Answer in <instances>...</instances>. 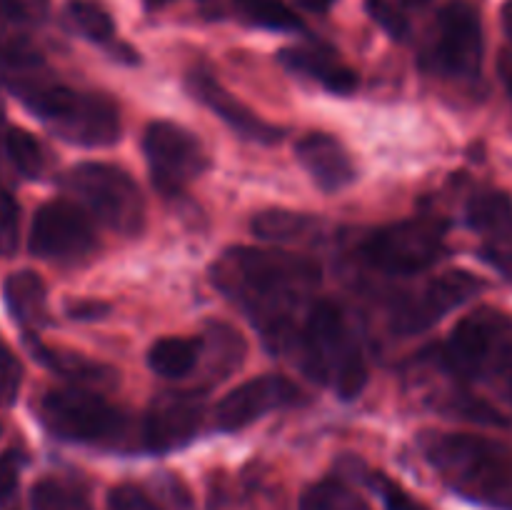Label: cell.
<instances>
[{
	"instance_id": "f546056e",
	"label": "cell",
	"mask_w": 512,
	"mask_h": 510,
	"mask_svg": "<svg viewBox=\"0 0 512 510\" xmlns=\"http://www.w3.org/2000/svg\"><path fill=\"white\" fill-rule=\"evenodd\" d=\"M20 243V208L10 190L0 183V255H13Z\"/></svg>"
},
{
	"instance_id": "9a60e30c",
	"label": "cell",
	"mask_w": 512,
	"mask_h": 510,
	"mask_svg": "<svg viewBox=\"0 0 512 510\" xmlns=\"http://www.w3.org/2000/svg\"><path fill=\"white\" fill-rule=\"evenodd\" d=\"M468 225L483 240L485 263L512 283V200L500 190H483L468 203Z\"/></svg>"
},
{
	"instance_id": "603a6c76",
	"label": "cell",
	"mask_w": 512,
	"mask_h": 510,
	"mask_svg": "<svg viewBox=\"0 0 512 510\" xmlns=\"http://www.w3.org/2000/svg\"><path fill=\"white\" fill-rule=\"evenodd\" d=\"M200 343H203L200 363H205V373L210 375V380L225 378V375L233 373V370L243 363L245 343L233 328H228V325H210V330L200 338Z\"/></svg>"
},
{
	"instance_id": "44dd1931",
	"label": "cell",
	"mask_w": 512,
	"mask_h": 510,
	"mask_svg": "<svg viewBox=\"0 0 512 510\" xmlns=\"http://www.w3.org/2000/svg\"><path fill=\"white\" fill-rule=\"evenodd\" d=\"M0 165H8L23 178H40L48 165V153L28 130L0 120Z\"/></svg>"
},
{
	"instance_id": "484cf974",
	"label": "cell",
	"mask_w": 512,
	"mask_h": 510,
	"mask_svg": "<svg viewBox=\"0 0 512 510\" xmlns=\"http://www.w3.org/2000/svg\"><path fill=\"white\" fill-rule=\"evenodd\" d=\"M298 510H370V505L343 480H320L300 495Z\"/></svg>"
},
{
	"instance_id": "8992f818",
	"label": "cell",
	"mask_w": 512,
	"mask_h": 510,
	"mask_svg": "<svg viewBox=\"0 0 512 510\" xmlns=\"http://www.w3.org/2000/svg\"><path fill=\"white\" fill-rule=\"evenodd\" d=\"M445 368L460 378L488 380L512 368V318L498 308L465 315L443 345Z\"/></svg>"
},
{
	"instance_id": "b9f144b4",
	"label": "cell",
	"mask_w": 512,
	"mask_h": 510,
	"mask_svg": "<svg viewBox=\"0 0 512 510\" xmlns=\"http://www.w3.org/2000/svg\"><path fill=\"white\" fill-rule=\"evenodd\" d=\"M153 3H163V0H153Z\"/></svg>"
},
{
	"instance_id": "1f68e13d",
	"label": "cell",
	"mask_w": 512,
	"mask_h": 510,
	"mask_svg": "<svg viewBox=\"0 0 512 510\" xmlns=\"http://www.w3.org/2000/svg\"><path fill=\"white\" fill-rule=\"evenodd\" d=\"M23 383V365L15 358L13 350L0 340V408L15 403Z\"/></svg>"
},
{
	"instance_id": "74e56055",
	"label": "cell",
	"mask_w": 512,
	"mask_h": 510,
	"mask_svg": "<svg viewBox=\"0 0 512 510\" xmlns=\"http://www.w3.org/2000/svg\"><path fill=\"white\" fill-rule=\"evenodd\" d=\"M405 3H408V5H425V3H430V0H405Z\"/></svg>"
},
{
	"instance_id": "30bf717a",
	"label": "cell",
	"mask_w": 512,
	"mask_h": 510,
	"mask_svg": "<svg viewBox=\"0 0 512 510\" xmlns=\"http://www.w3.org/2000/svg\"><path fill=\"white\" fill-rule=\"evenodd\" d=\"M483 23L468 0H450L438 13L433 40V65L455 80H473L483 68Z\"/></svg>"
},
{
	"instance_id": "e575fe53",
	"label": "cell",
	"mask_w": 512,
	"mask_h": 510,
	"mask_svg": "<svg viewBox=\"0 0 512 510\" xmlns=\"http://www.w3.org/2000/svg\"><path fill=\"white\" fill-rule=\"evenodd\" d=\"M23 463L25 458L20 450H5V453L0 455V508L13 500L15 490H18Z\"/></svg>"
},
{
	"instance_id": "ffe728a7",
	"label": "cell",
	"mask_w": 512,
	"mask_h": 510,
	"mask_svg": "<svg viewBox=\"0 0 512 510\" xmlns=\"http://www.w3.org/2000/svg\"><path fill=\"white\" fill-rule=\"evenodd\" d=\"M30 350H33L35 358L50 368L53 373L63 375V378L73 380L75 385L85 388V385H113L115 383V370L108 368L103 363H95V360H88L80 353H70V350L60 348H48V345L38 343V340L28 338Z\"/></svg>"
},
{
	"instance_id": "f1b7e54d",
	"label": "cell",
	"mask_w": 512,
	"mask_h": 510,
	"mask_svg": "<svg viewBox=\"0 0 512 510\" xmlns=\"http://www.w3.org/2000/svg\"><path fill=\"white\" fill-rule=\"evenodd\" d=\"M365 483L380 495V500L385 503L388 510H430L428 505L420 503L418 498L408 493L400 483H395L393 478H388L380 470H365Z\"/></svg>"
},
{
	"instance_id": "ba28073f",
	"label": "cell",
	"mask_w": 512,
	"mask_h": 510,
	"mask_svg": "<svg viewBox=\"0 0 512 510\" xmlns=\"http://www.w3.org/2000/svg\"><path fill=\"white\" fill-rule=\"evenodd\" d=\"M448 225L438 218H410L385 225L363 243V258L390 275H415L438 263L445 253Z\"/></svg>"
},
{
	"instance_id": "4316f807",
	"label": "cell",
	"mask_w": 512,
	"mask_h": 510,
	"mask_svg": "<svg viewBox=\"0 0 512 510\" xmlns=\"http://www.w3.org/2000/svg\"><path fill=\"white\" fill-rule=\"evenodd\" d=\"M238 10L250 20L268 30H280V33H293L298 30L300 18L285 0H235Z\"/></svg>"
},
{
	"instance_id": "4fadbf2b",
	"label": "cell",
	"mask_w": 512,
	"mask_h": 510,
	"mask_svg": "<svg viewBox=\"0 0 512 510\" xmlns=\"http://www.w3.org/2000/svg\"><path fill=\"white\" fill-rule=\"evenodd\" d=\"M203 395L190 390L163 393L150 403L140 425V443L150 453H170L198 435L203 423Z\"/></svg>"
},
{
	"instance_id": "3957f363",
	"label": "cell",
	"mask_w": 512,
	"mask_h": 510,
	"mask_svg": "<svg viewBox=\"0 0 512 510\" xmlns=\"http://www.w3.org/2000/svg\"><path fill=\"white\" fill-rule=\"evenodd\" d=\"M440 478L473 503L512 510V450L470 433H428L420 440Z\"/></svg>"
},
{
	"instance_id": "d4e9b609",
	"label": "cell",
	"mask_w": 512,
	"mask_h": 510,
	"mask_svg": "<svg viewBox=\"0 0 512 510\" xmlns=\"http://www.w3.org/2000/svg\"><path fill=\"white\" fill-rule=\"evenodd\" d=\"M200 350H203L200 338H160L150 348L148 365L163 378H185L200 365Z\"/></svg>"
},
{
	"instance_id": "5bb4252c",
	"label": "cell",
	"mask_w": 512,
	"mask_h": 510,
	"mask_svg": "<svg viewBox=\"0 0 512 510\" xmlns=\"http://www.w3.org/2000/svg\"><path fill=\"white\" fill-rule=\"evenodd\" d=\"M300 390L293 380L283 378V375H260V378L245 380L243 385L230 390L218 405H215V425L218 430H240L245 425L255 423L263 415L273 413V410L288 408V405L298 403Z\"/></svg>"
},
{
	"instance_id": "d6986e66",
	"label": "cell",
	"mask_w": 512,
	"mask_h": 510,
	"mask_svg": "<svg viewBox=\"0 0 512 510\" xmlns=\"http://www.w3.org/2000/svg\"><path fill=\"white\" fill-rule=\"evenodd\" d=\"M5 303L25 330H38L48 323V290L33 270H18L5 280Z\"/></svg>"
},
{
	"instance_id": "4dcf8cb0",
	"label": "cell",
	"mask_w": 512,
	"mask_h": 510,
	"mask_svg": "<svg viewBox=\"0 0 512 510\" xmlns=\"http://www.w3.org/2000/svg\"><path fill=\"white\" fill-rule=\"evenodd\" d=\"M48 15V0H0V23L38 25Z\"/></svg>"
},
{
	"instance_id": "7a4b0ae2",
	"label": "cell",
	"mask_w": 512,
	"mask_h": 510,
	"mask_svg": "<svg viewBox=\"0 0 512 510\" xmlns=\"http://www.w3.org/2000/svg\"><path fill=\"white\" fill-rule=\"evenodd\" d=\"M10 90L58 138L83 148H103L120 138V115L110 98L58 83L43 65L8 80Z\"/></svg>"
},
{
	"instance_id": "7402d4cb",
	"label": "cell",
	"mask_w": 512,
	"mask_h": 510,
	"mask_svg": "<svg viewBox=\"0 0 512 510\" xmlns=\"http://www.w3.org/2000/svg\"><path fill=\"white\" fill-rule=\"evenodd\" d=\"M33 510H95L90 490L73 475H48L38 480L30 493Z\"/></svg>"
},
{
	"instance_id": "7c38bea8",
	"label": "cell",
	"mask_w": 512,
	"mask_h": 510,
	"mask_svg": "<svg viewBox=\"0 0 512 510\" xmlns=\"http://www.w3.org/2000/svg\"><path fill=\"white\" fill-rule=\"evenodd\" d=\"M483 283L468 270H448L423 288L400 300L393 310V328L403 335L423 333L445 318L450 310L468 303L480 293Z\"/></svg>"
},
{
	"instance_id": "f35d334b",
	"label": "cell",
	"mask_w": 512,
	"mask_h": 510,
	"mask_svg": "<svg viewBox=\"0 0 512 510\" xmlns=\"http://www.w3.org/2000/svg\"><path fill=\"white\" fill-rule=\"evenodd\" d=\"M508 90H510V98H512V73L508 75Z\"/></svg>"
},
{
	"instance_id": "836d02e7",
	"label": "cell",
	"mask_w": 512,
	"mask_h": 510,
	"mask_svg": "<svg viewBox=\"0 0 512 510\" xmlns=\"http://www.w3.org/2000/svg\"><path fill=\"white\" fill-rule=\"evenodd\" d=\"M108 510H160V505L138 485H118L108 495Z\"/></svg>"
},
{
	"instance_id": "cb8c5ba5",
	"label": "cell",
	"mask_w": 512,
	"mask_h": 510,
	"mask_svg": "<svg viewBox=\"0 0 512 510\" xmlns=\"http://www.w3.org/2000/svg\"><path fill=\"white\" fill-rule=\"evenodd\" d=\"M258 238L270 240V243H303L318 235L320 223L313 215L293 213V210H263L250 223Z\"/></svg>"
},
{
	"instance_id": "9c48e42d",
	"label": "cell",
	"mask_w": 512,
	"mask_h": 510,
	"mask_svg": "<svg viewBox=\"0 0 512 510\" xmlns=\"http://www.w3.org/2000/svg\"><path fill=\"white\" fill-rule=\"evenodd\" d=\"M143 153L153 185L163 195H175L188 188L210 165L198 135L170 120H155L145 128Z\"/></svg>"
},
{
	"instance_id": "8fae6325",
	"label": "cell",
	"mask_w": 512,
	"mask_h": 510,
	"mask_svg": "<svg viewBox=\"0 0 512 510\" xmlns=\"http://www.w3.org/2000/svg\"><path fill=\"white\" fill-rule=\"evenodd\" d=\"M98 238L88 215L68 200L40 205L30 228V253L60 265H75L90 258Z\"/></svg>"
},
{
	"instance_id": "52a82bcc",
	"label": "cell",
	"mask_w": 512,
	"mask_h": 510,
	"mask_svg": "<svg viewBox=\"0 0 512 510\" xmlns=\"http://www.w3.org/2000/svg\"><path fill=\"white\" fill-rule=\"evenodd\" d=\"M63 188L80 200L105 228L138 235L145 225V200L135 180L110 163H80L63 175Z\"/></svg>"
},
{
	"instance_id": "6da1fadb",
	"label": "cell",
	"mask_w": 512,
	"mask_h": 510,
	"mask_svg": "<svg viewBox=\"0 0 512 510\" xmlns=\"http://www.w3.org/2000/svg\"><path fill=\"white\" fill-rule=\"evenodd\" d=\"M213 283L258 325L270 348L285 350L298 338L295 315L320 283V268L288 250L240 245L220 255L213 265Z\"/></svg>"
},
{
	"instance_id": "d590c367",
	"label": "cell",
	"mask_w": 512,
	"mask_h": 510,
	"mask_svg": "<svg viewBox=\"0 0 512 510\" xmlns=\"http://www.w3.org/2000/svg\"><path fill=\"white\" fill-rule=\"evenodd\" d=\"M295 3H298L300 8H305V10H315V13H325V10L330 8V3H333V0H295Z\"/></svg>"
},
{
	"instance_id": "5b68a950",
	"label": "cell",
	"mask_w": 512,
	"mask_h": 510,
	"mask_svg": "<svg viewBox=\"0 0 512 510\" xmlns=\"http://www.w3.org/2000/svg\"><path fill=\"white\" fill-rule=\"evenodd\" d=\"M38 418L55 438L115 448L128 438V415L88 388H55L40 398Z\"/></svg>"
},
{
	"instance_id": "2e32d148",
	"label": "cell",
	"mask_w": 512,
	"mask_h": 510,
	"mask_svg": "<svg viewBox=\"0 0 512 510\" xmlns=\"http://www.w3.org/2000/svg\"><path fill=\"white\" fill-rule=\"evenodd\" d=\"M188 88L190 93H193V98H198L205 108L213 110V113L218 115L223 123H228L240 138H248L265 145H273L283 138V128L260 118L255 110H250L243 100L235 98L230 90H225L223 85H220L213 75L205 73V70H193V73L188 75Z\"/></svg>"
},
{
	"instance_id": "ab89813d",
	"label": "cell",
	"mask_w": 512,
	"mask_h": 510,
	"mask_svg": "<svg viewBox=\"0 0 512 510\" xmlns=\"http://www.w3.org/2000/svg\"><path fill=\"white\" fill-rule=\"evenodd\" d=\"M0 435H3V420H0Z\"/></svg>"
},
{
	"instance_id": "e0dca14e",
	"label": "cell",
	"mask_w": 512,
	"mask_h": 510,
	"mask_svg": "<svg viewBox=\"0 0 512 510\" xmlns=\"http://www.w3.org/2000/svg\"><path fill=\"white\" fill-rule=\"evenodd\" d=\"M295 155L325 193H338L355 180V163L335 135L308 133L295 143Z\"/></svg>"
},
{
	"instance_id": "8d00e7d4",
	"label": "cell",
	"mask_w": 512,
	"mask_h": 510,
	"mask_svg": "<svg viewBox=\"0 0 512 510\" xmlns=\"http://www.w3.org/2000/svg\"><path fill=\"white\" fill-rule=\"evenodd\" d=\"M503 28H505V35L512 40V0L503 5Z\"/></svg>"
},
{
	"instance_id": "60d3db41",
	"label": "cell",
	"mask_w": 512,
	"mask_h": 510,
	"mask_svg": "<svg viewBox=\"0 0 512 510\" xmlns=\"http://www.w3.org/2000/svg\"><path fill=\"white\" fill-rule=\"evenodd\" d=\"M510 395H512V380H510Z\"/></svg>"
},
{
	"instance_id": "ac0fdd59",
	"label": "cell",
	"mask_w": 512,
	"mask_h": 510,
	"mask_svg": "<svg viewBox=\"0 0 512 510\" xmlns=\"http://www.w3.org/2000/svg\"><path fill=\"white\" fill-rule=\"evenodd\" d=\"M280 60L293 73L315 80L320 88L335 95H350L358 88V75L325 45H295L280 53Z\"/></svg>"
},
{
	"instance_id": "83f0119b",
	"label": "cell",
	"mask_w": 512,
	"mask_h": 510,
	"mask_svg": "<svg viewBox=\"0 0 512 510\" xmlns=\"http://www.w3.org/2000/svg\"><path fill=\"white\" fill-rule=\"evenodd\" d=\"M68 20L83 38L93 40V43H110L115 35V25L110 15L100 5L90 3V0H70Z\"/></svg>"
},
{
	"instance_id": "d6a6232c",
	"label": "cell",
	"mask_w": 512,
	"mask_h": 510,
	"mask_svg": "<svg viewBox=\"0 0 512 510\" xmlns=\"http://www.w3.org/2000/svg\"><path fill=\"white\" fill-rule=\"evenodd\" d=\"M365 10L390 38L403 40L408 35V18L390 0H365Z\"/></svg>"
},
{
	"instance_id": "277c9868",
	"label": "cell",
	"mask_w": 512,
	"mask_h": 510,
	"mask_svg": "<svg viewBox=\"0 0 512 510\" xmlns=\"http://www.w3.org/2000/svg\"><path fill=\"white\" fill-rule=\"evenodd\" d=\"M295 348L310 378L333 388L340 398H358L368 383V365L343 308L318 300L300 325Z\"/></svg>"
}]
</instances>
